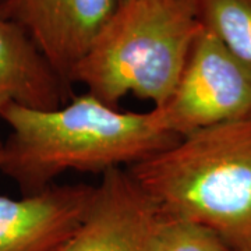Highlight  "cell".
<instances>
[{
    "label": "cell",
    "mask_w": 251,
    "mask_h": 251,
    "mask_svg": "<svg viewBox=\"0 0 251 251\" xmlns=\"http://www.w3.org/2000/svg\"><path fill=\"white\" fill-rule=\"evenodd\" d=\"M10 127L0 171L23 196L53 184L66 172L105 173L133 166L177 143L155 110H119L91 94L52 110L10 105L0 113Z\"/></svg>",
    "instance_id": "obj_1"
},
{
    "label": "cell",
    "mask_w": 251,
    "mask_h": 251,
    "mask_svg": "<svg viewBox=\"0 0 251 251\" xmlns=\"http://www.w3.org/2000/svg\"><path fill=\"white\" fill-rule=\"evenodd\" d=\"M127 172L162 215L251 251V115L181 137Z\"/></svg>",
    "instance_id": "obj_2"
},
{
    "label": "cell",
    "mask_w": 251,
    "mask_h": 251,
    "mask_svg": "<svg viewBox=\"0 0 251 251\" xmlns=\"http://www.w3.org/2000/svg\"><path fill=\"white\" fill-rule=\"evenodd\" d=\"M202 29L200 0H127L73 74L110 106L133 94L161 108Z\"/></svg>",
    "instance_id": "obj_3"
},
{
    "label": "cell",
    "mask_w": 251,
    "mask_h": 251,
    "mask_svg": "<svg viewBox=\"0 0 251 251\" xmlns=\"http://www.w3.org/2000/svg\"><path fill=\"white\" fill-rule=\"evenodd\" d=\"M177 137L251 115V67L202 27L169 99L153 108Z\"/></svg>",
    "instance_id": "obj_4"
},
{
    "label": "cell",
    "mask_w": 251,
    "mask_h": 251,
    "mask_svg": "<svg viewBox=\"0 0 251 251\" xmlns=\"http://www.w3.org/2000/svg\"><path fill=\"white\" fill-rule=\"evenodd\" d=\"M119 0H0V17L23 28L69 85L81 60L119 7Z\"/></svg>",
    "instance_id": "obj_5"
},
{
    "label": "cell",
    "mask_w": 251,
    "mask_h": 251,
    "mask_svg": "<svg viewBox=\"0 0 251 251\" xmlns=\"http://www.w3.org/2000/svg\"><path fill=\"white\" fill-rule=\"evenodd\" d=\"M162 214L122 168L102 175L88 214L57 251H155Z\"/></svg>",
    "instance_id": "obj_6"
},
{
    "label": "cell",
    "mask_w": 251,
    "mask_h": 251,
    "mask_svg": "<svg viewBox=\"0 0 251 251\" xmlns=\"http://www.w3.org/2000/svg\"><path fill=\"white\" fill-rule=\"evenodd\" d=\"M90 184H52L21 198L0 196V251H57L84 222Z\"/></svg>",
    "instance_id": "obj_7"
},
{
    "label": "cell",
    "mask_w": 251,
    "mask_h": 251,
    "mask_svg": "<svg viewBox=\"0 0 251 251\" xmlns=\"http://www.w3.org/2000/svg\"><path fill=\"white\" fill-rule=\"evenodd\" d=\"M70 91L72 85L54 73L24 29L0 17V113L10 105L60 108Z\"/></svg>",
    "instance_id": "obj_8"
},
{
    "label": "cell",
    "mask_w": 251,
    "mask_h": 251,
    "mask_svg": "<svg viewBox=\"0 0 251 251\" xmlns=\"http://www.w3.org/2000/svg\"><path fill=\"white\" fill-rule=\"evenodd\" d=\"M200 20L202 27L251 67V0H200Z\"/></svg>",
    "instance_id": "obj_9"
},
{
    "label": "cell",
    "mask_w": 251,
    "mask_h": 251,
    "mask_svg": "<svg viewBox=\"0 0 251 251\" xmlns=\"http://www.w3.org/2000/svg\"><path fill=\"white\" fill-rule=\"evenodd\" d=\"M155 251H232L212 230L162 215Z\"/></svg>",
    "instance_id": "obj_10"
},
{
    "label": "cell",
    "mask_w": 251,
    "mask_h": 251,
    "mask_svg": "<svg viewBox=\"0 0 251 251\" xmlns=\"http://www.w3.org/2000/svg\"><path fill=\"white\" fill-rule=\"evenodd\" d=\"M3 153H4V141L0 138V168H1V163H3Z\"/></svg>",
    "instance_id": "obj_11"
},
{
    "label": "cell",
    "mask_w": 251,
    "mask_h": 251,
    "mask_svg": "<svg viewBox=\"0 0 251 251\" xmlns=\"http://www.w3.org/2000/svg\"><path fill=\"white\" fill-rule=\"evenodd\" d=\"M120 3H125V1H127V0H119Z\"/></svg>",
    "instance_id": "obj_12"
}]
</instances>
